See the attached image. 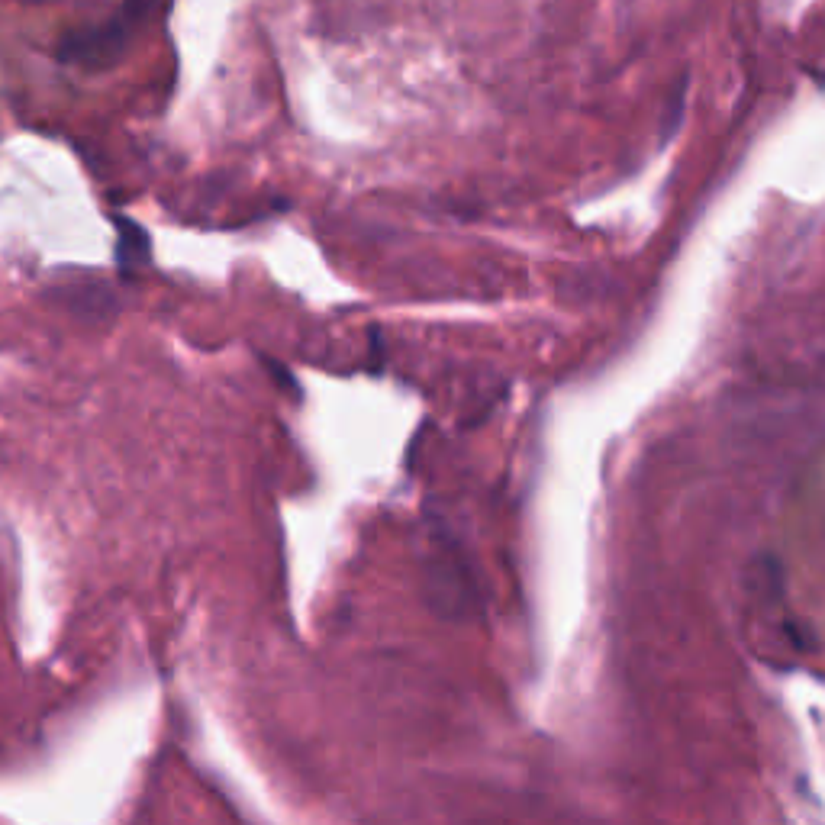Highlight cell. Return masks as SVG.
Segmentation results:
<instances>
[{"label":"cell","instance_id":"6da1fadb","mask_svg":"<svg viewBox=\"0 0 825 825\" xmlns=\"http://www.w3.org/2000/svg\"><path fill=\"white\" fill-rule=\"evenodd\" d=\"M149 7H152V0H129L113 20L88 26V30L68 33L59 46V59L71 62V65H84V68H100V65L113 62L123 52L133 26L142 20V13H149Z\"/></svg>","mask_w":825,"mask_h":825}]
</instances>
